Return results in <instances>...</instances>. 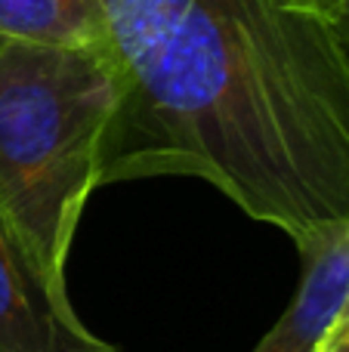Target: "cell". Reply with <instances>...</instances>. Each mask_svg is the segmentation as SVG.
<instances>
[{"instance_id":"3957f363","label":"cell","mask_w":349,"mask_h":352,"mask_svg":"<svg viewBox=\"0 0 349 352\" xmlns=\"http://www.w3.org/2000/svg\"><path fill=\"white\" fill-rule=\"evenodd\" d=\"M0 352H117L78 318L0 210Z\"/></svg>"},{"instance_id":"7a4b0ae2","label":"cell","mask_w":349,"mask_h":352,"mask_svg":"<svg viewBox=\"0 0 349 352\" xmlns=\"http://www.w3.org/2000/svg\"><path fill=\"white\" fill-rule=\"evenodd\" d=\"M115 105V74L96 47L0 37V210L62 294Z\"/></svg>"},{"instance_id":"277c9868","label":"cell","mask_w":349,"mask_h":352,"mask_svg":"<svg viewBox=\"0 0 349 352\" xmlns=\"http://www.w3.org/2000/svg\"><path fill=\"white\" fill-rule=\"evenodd\" d=\"M297 250L303 256L300 287L254 352H313L349 294V219L328 226Z\"/></svg>"},{"instance_id":"ba28073f","label":"cell","mask_w":349,"mask_h":352,"mask_svg":"<svg viewBox=\"0 0 349 352\" xmlns=\"http://www.w3.org/2000/svg\"><path fill=\"white\" fill-rule=\"evenodd\" d=\"M334 28H337V34H340V43L346 47V53H349V3L340 10V16L334 19Z\"/></svg>"},{"instance_id":"8992f818","label":"cell","mask_w":349,"mask_h":352,"mask_svg":"<svg viewBox=\"0 0 349 352\" xmlns=\"http://www.w3.org/2000/svg\"><path fill=\"white\" fill-rule=\"evenodd\" d=\"M313 352H349V294L344 297V303L337 306V312L331 316L328 328L322 331Z\"/></svg>"},{"instance_id":"5b68a950","label":"cell","mask_w":349,"mask_h":352,"mask_svg":"<svg viewBox=\"0 0 349 352\" xmlns=\"http://www.w3.org/2000/svg\"><path fill=\"white\" fill-rule=\"evenodd\" d=\"M0 37L53 47H96V0H0Z\"/></svg>"},{"instance_id":"6da1fadb","label":"cell","mask_w":349,"mask_h":352,"mask_svg":"<svg viewBox=\"0 0 349 352\" xmlns=\"http://www.w3.org/2000/svg\"><path fill=\"white\" fill-rule=\"evenodd\" d=\"M99 186L195 176L300 244L349 219V53L300 0H96Z\"/></svg>"},{"instance_id":"52a82bcc","label":"cell","mask_w":349,"mask_h":352,"mask_svg":"<svg viewBox=\"0 0 349 352\" xmlns=\"http://www.w3.org/2000/svg\"><path fill=\"white\" fill-rule=\"evenodd\" d=\"M300 3H306L309 10H315L319 16H325V19H331V22H334L349 0H300Z\"/></svg>"}]
</instances>
